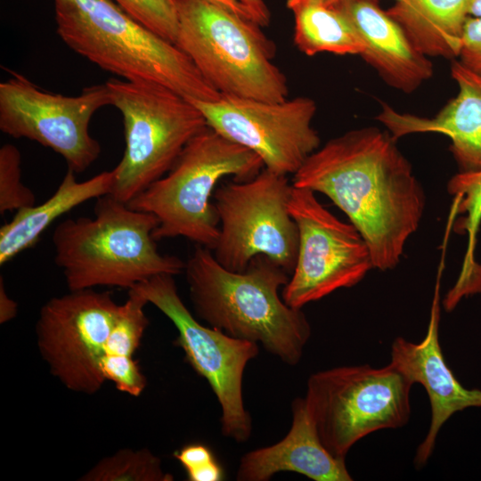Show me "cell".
<instances>
[{
    "instance_id": "20",
    "label": "cell",
    "mask_w": 481,
    "mask_h": 481,
    "mask_svg": "<svg viewBox=\"0 0 481 481\" xmlns=\"http://www.w3.org/2000/svg\"><path fill=\"white\" fill-rule=\"evenodd\" d=\"M469 0H397L386 12L427 57L458 58Z\"/></svg>"
},
{
    "instance_id": "15",
    "label": "cell",
    "mask_w": 481,
    "mask_h": 481,
    "mask_svg": "<svg viewBox=\"0 0 481 481\" xmlns=\"http://www.w3.org/2000/svg\"><path fill=\"white\" fill-rule=\"evenodd\" d=\"M441 273L442 270H439L424 338L419 343H412L398 337L391 346L389 364L412 384L422 385L430 401L429 428L414 459L418 469L428 461L439 430L452 414L469 407H481V390L465 388L452 374L442 353L438 335Z\"/></svg>"
},
{
    "instance_id": "6",
    "label": "cell",
    "mask_w": 481,
    "mask_h": 481,
    "mask_svg": "<svg viewBox=\"0 0 481 481\" xmlns=\"http://www.w3.org/2000/svg\"><path fill=\"white\" fill-rule=\"evenodd\" d=\"M175 45L221 95L281 102L287 78L259 25L205 0H176Z\"/></svg>"
},
{
    "instance_id": "25",
    "label": "cell",
    "mask_w": 481,
    "mask_h": 481,
    "mask_svg": "<svg viewBox=\"0 0 481 481\" xmlns=\"http://www.w3.org/2000/svg\"><path fill=\"white\" fill-rule=\"evenodd\" d=\"M133 19L175 44L178 30L176 0H112Z\"/></svg>"
},
{
    "instance_id": "12",
    "label": "cell",
    "mask_w": 481,
    "mask_h": 481,
    "mask_svg": "<svg viewBox=\"0 0 481 481\" xmlns=\"http://www.w3.org/2000/svg\"><path fill=\"white\" fill-rule=\"evenodd\" d=\"M289 209L298 230L296 265L281 294L289 306L301 309L353 287L374 268L358 230L324 208L314 192L292 186Z\"/></svg>"
},
{
    "instance_id": "3",
    "label": "cell",
    "mask_w": 481,
    "mask_h": 481,
    "mask_svg": "<svg viewBox=\"0 0 481 481\" xmlns=\"http://www.w3.org/2000/svg\"><path fill=\"white\" fill-rule=\"evenodd\" d=\"M53 4L60 38L102 69L127 81L160 84L189 100L221 97L182 50L112 0H53Z\"/></svg>"
},
{
    "instance_id": "22",
    "label": "cell",
    "mask_w": 481,
    "mask_h": 481,
    "mask_svg": "<svg viewBox=\"0 0 481 481\" xmlns=\"http://www.w3.org/2000/svg\"><path fill=\"white\" fill-rule=\"evenodd\" d=\"M82 481H172L161 461L148 449H122L98 461Z\"/></svg>"
},
{
    "instance_id": "17",
    "label": "cell",
    "mask_w": 481,
    "mask_h": 481,
    "mask_svg": "<svg viewBox=\"0 0 481 481\" xmlns=\"http://www.w3.org/2000/svg\"><path fill=\"white\" fill-rule=\"evenodd\" d=\"M349 19L363 45L360 55L389 86L412 94L433 77L428 57L418 51L377 0L335 4Z\"/></svg>"
},
{
    "instance_id": "10",
    "label": "cell",
    "mask_w": 481,
    "mask_h": 481,
    "mask_svg": "<svg viewBox=\"0 0 481 481\" xmlns=\"http://www.w3.org/2000/svg\"><path fill=\"white\" fill-rule=\"evenodd\" d=\"M131 289L174 323L178 331L175 344L183 350L194 371L208 381L221 406L223 435L237 443L247 442L252 420L243 403L242 379L248 363L259 353L258 344L198 322L179 297L174 275L158 274Z\"/></svg>"
},
{
    "instance_id": "8",
    "label": "cell",
    "mask_w": 481,
    "mask_h": 481,
    "mask_svg": "<svg viewBox=\"0 0 481 481\" xmlns=\"http://www.w3.org/2000/svg\"><path fill=\"white\" fill-rule=\"evenodd\" d=\"M412 385L390 364L340 366L313 373L304 399L322 444L346 458L363 437L408 422Z\"/></svg>"
},
{
    "instance_id": "23",
    "label": "cell",
    "mask_w": 481,
    "mask_h": 481,
    "mask_svg": "<svg viewBox=\"0 0 481 481\" xmlns=\"http://www.w3.org/2000/svg\"><path fill=\"white\" fill-rule=\"evenodd\" d=\"M447 192L455 200V212L463 215L455 224V231L468 235V249L461 272L476 273L481 265L474 259V248L481 222V169L459 172L447 183Z\"/></svg>"
},
{
    "instance_id": "32",
    "label": "cell",
    "mask_w": 481,
    "mask_h": 481,
    "mask_svg": "<svg viewBox=\"0 0 481 481\" xmlns=\"http://www.w3.org/2000/svg\"><path fill=\"white\" fill-rule=\"evenodd\" d=\"M469 16L481 17V0L469 1Z\"/></svg>"
},
{
    "instance_id": "13",
    "label": "cell",
    "mask_w": 481,
    "mask_h": 481,
    "mask_svg": "<svg viewBox=\"0 0 481 481\" xmlns=\"http://www.w3.org/2000/svg\"><path fill=\"white\" fill-rule=\"evenodd\" d=\"M120 305L108 291L69 290L40 309L36 325L39 352L67 388L92 395L106 381L101 364Z\"/></svg>"
},
{
    "instance_id": "19",
    "label": "cell",
    "mask_w": 481,
    "mask_h": 481,
    "mask_svg": "<svg viewBox=\"0 0 481 481\" xmlns=\"http://www.w3.org/2000/svg\"><path fill=\"white\" fill-rule=\"evenodd\" d=\"M113 170L79 182L68 168L55 192L45 202L16 211L0 229V265H3L39 240L43 232L62 215L82 203L110 193Z\"/></svg>"
},
{
    "instance_id": "14",
    "label": "cell",
    "mask_w": 481,
    "mask_h": 481,
    "mask_svg": "<svg viewBox=\"0 0 481 481\" xmlns=\"http://www.w3.org/2000/svg\"><path fill=\"white\" fill-rule=\"evenodd\" d=\"M190 101L210 128L254 151L276 174L294 175L320 147L312 126L317 107L310 97L266 102L221 95L215 102Z\"/></svg>"
},
{
    "instance_id": "21",
    "label": "cell",
    "mask_w": 481,
    "mask_h": 481,
    "mask_svg": "<svg viewBox=\"0 0 481 481\" xmlns=\"http://www.w3.org/2000/svg\"><path fill=\"white\" fill-rule=\"evenodd\" d=\"M294 16V43L307 56L361 55L363 42L346 15L325 0H287Z\"/></svg>"
},
{
    "instance_id": "2",
    "label": "cell",
    "mask_w": 481,
    "mask_h": 481,
    "mask_svg": "<svg viewBox=\"0 0 481 481\" xmlns=\"http://www.w3.org/2000/svg\"><path fill=\"white\" fill-rule=\"evenodd\" d=\"M184 272L200 319L231 337L261 344L286 364L298 363L311 326L301 309L279 296L289 273L265 255L255 257L245 271L232 272L200 245L185 262Z\"/></svg>"
},
{
    "instance_id": "27",
    "label": "cell",
    "mask_w": 481,
    "mask_h": 481,
    "mask_svg": "<svg viewBox=\"0 0 481 481\" xmlns=\"http://www.w3.org/2000/svg\"><path fill=\"white\" fill-rule=\"evenodd\" d=\"M101 370L105 380L112 381L117 389L132 396H139L146 387V377L134 357L106 356Z\"/></svg>"
},
{
    "instance_id": "34",
    "label": "cell",
    "mask_w": 481,
    "mask_h": 481,
    "mask_svg": "<svg viewBox=\"0 0 481 481\" xmlns=\"http://www.w3.org/2000/svg\"><path fill=\"white\" fill-rule=\"evenodd\" d=\"M325 1L327 2L328 0H325Z\"/></svg>"
},
{
    "instance_id": "5",
    "label": "cell",
    "mask_w": 481,
    "mask_h": 481,
    "mask_svg": "<svg viewBox=\"0 0 481 481\" xmlns=\"http://www.w3.org/2000/svg\"><path fill=\"white\" fill-rule=\"evenodd\" d=\"M264 167L254 151L208 126L190 140L165 175L127 205L157 217L156 240L181 236L213 250L220 231L210 201L216 185L228 175L250 180Z\"/></svg>"
},
{
    "instance_id": "31",
    "label": "cell",
    "mask_w": 481,
    "mask_h": 481,
    "mask_svg": "<svg viewBox=\"0 0 481 481\" xmlns=\"http://www.w3.org/2000/svg\"><path fill=\"white\" fill-rule=\"evenodd\" d=\"M205 1L210 2L214 4L223 7L244 19L254 21L250 12L238 0H205Z\"/></svg>"
},
{
    "instance_id": "9",
    "label": "cell",
    "mask_w": 481,
    "mask_h": 481,
    "mask_svg": "<svg viewBox=\"0 0 481 481\" xmlns=\"http://www.w3.org/2000/svg\"><path fill=\"white\" fill-rule=\"evenodd\" d=\"M292 186L287 175L264 167L250 180L215 190L220 231L213 255L221 265L243 272L265 255L291 274L298 250V230L289 209Z\"/></svg>"
},
{
    "instance_id": "1",
    "label": "cell",
    "mask_w": 481,
    "mask_h": 481,
    "mask_svg": "<svg viewBox=\"0 0 481 481\" xmlns=\"http://www.w3.org/2000/svg\"><path fill=\"white\" fill-rule=\"evenodd\" d=\"M293 186L326 195L368 245L373 267L394 269L420 226L424 190L388 131L353 129L313 152Z\"/></svg>"
},
{
    "instance_id": "28",
    "label": "cell",
    "mask_w": 481,
    "mask_h": 481,
    "mask_svg": "<svg viewBox=\"0 0 481 481\" xmlns=\"http://www.w3.org/2000/svg\"><path fill=\"white\" fill-rule=\"evenodd\" d=\"M458 59L466 69L481 76V17L468 16Z\"/></svg>"
},
{
    "instance_id": "26",
    "label": "cell",
    "mask_w": 481,
    "mask_h": 481,
    "mask_svg": "<svg viewBox=\"0 0 481 481\" xmlns=\"http://www.w3.org/2000/svg\"><path fill=\"white\" fill-rule=\"evenodd\" d=\"M190 481H221L224 472L212 451L202 444H190L174 453Z\"/></svg>"
},
{
    "instance_id": "29",
    "label": "cell",
    "mask_w": 481,
    "mask_h": 481,
    "mask_svg": "<svg viewBox=\"0 0 481 481\" xmlns=\"http://www.w3.org/2000/svg\"><path fill=\"white\" fill-rule=\"evenodd\" d=\"M250 12L253 20L259 26H267L270 12L264 0H238Z\"/></svg>"
},
{
    "instance_id": "30",
    "label": "cell",
    "mask_w": 481,
    "mask_h": 481,
    "mask_svg": "<svg viewBox=\"0 0 481 481\" xmlns=\"http://www.w3.org/2000/svg\"><path fill=\"white\" fill-rule=\"evenodd\" d=\"M18 311L17 303L6 293L3 277L0 278V322L5 323L13 319Z\"/></svg>"
},
{
    "instance_id": "18",
    "label": "cell",
    "mask_w": 481,
    "mask_h": 481,
    "mask_svg": "<svg viewBox=\"0 0 481 481\" xmlns=\"http://www.w3.org/2000/svg\"><path fill=\"white\" fill-rule=\"evenodd\" d=\"M292 423L279 442L245 453L236 479L267 481L279 472H296L314 481H351L345 458L332 455L322 444L304 398L291 404Z\"/></svg>"
},
{
    "instance_id": "16",
    "label": "cell",
    "mask_w": 481,
    "mask_h": 481,
    "mask_svg": "<svg viewBox=\"0 0 481 481\" xmlns=\"http://www.w3.org/2000/svg\"><path fill=\"white\" fill-rule=\"evenodd\" d=\"M451 76L459 92L433 117L400 113L387 103L377 116L395 139L417 133H437L451 140L460 172L481 169V76L452 60Z\"/></svg>"
},
{
    "instance_id": "4",
    "label": "cell",
    "mask_w": 481,
    "mask_h": 481,
    "mask_svg": "<svg viewBox=\"0 0 481 481\" xmlns=\"http://www.w3.org/2000/svg\"><path fill=\"white\" fill-rule=\"evenodd\" d=\"M94 217L61 222L52 237L54 262L69 290L98 286L131 289L158 274H179L185 262L159 252L157 217L110 194L97 199Z\"/></svg>"
},
{
    "instance_id": "7",
    "label": "cell",
    "mask_w": 481,
    "mask_h": 481,
    "mask_svg": "<svg viewBox=\"0 0 481 481\" xmlns=\"http://www.w3.org/2000/svg\"><path fill=\"white\" fill-rule=\"evenodd\" d=\"M106 85L111 105L122 115L126 143L109 194L127 204L165 175L208 126L192 102L165 86L114 77Z\"/></svg>"
},
{
    "instance_id": "33",
    "label": "cell",
    "mask_w": 481,
    "mask_h": 481,
    "mask_svg": "<svg viewBox=\"0 0 481 481\" xmlns=\"http://www.w3.org/2000/svg\"><path fill=\"white\" fill-rule=\"evenodd\" d=\"M341 0H328L326 3L328 4H335L336 3L339 2ZM395 1H397V0H395Z\"/></svg>"
},
{
    "instance_id": "11",
    "label": "cell",
    "mask_w": 481,
    "mask_h": 481,
    "mask_svg": "<svg viewBox=\"0 0 481 481\" xmlns=\"http://www.w3.org/2000/svg\"><path fill=\"white\" fill-rule=\"evenodd\" d=\"M11 73L0 83V130L50 148L76 174L86 171L101 153L89 125L96 111L111 105L106 83L67 96L45 91L20 73Z\"/></svg>"
},
{
    "instance_id": "24",
    "label": "cell",
    "mask_w": 481,
    "mask_h": 481,
    "mask_svg": "<svg viewBox=\"0 0 481 481\" xmlns=\"http://www.w3.org/2000/svg\"><path fill=\"white\" fill-rule=\"evenodd\" d=\"M21 156L11 143L0 148V213L17 211L36 203L34 192L21 182Z\"/></svg>"
}]
</instances>
